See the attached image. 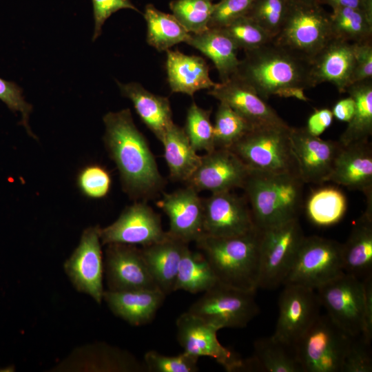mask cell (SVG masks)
<instances>
[{
  "mask_svg": "<svg viewBox=\"0 0 372 372\" xmlns=\"http://www.w3.org/2000/svg\"><path fill=\"white\" fill-rule=\"evenodd\" d=\"M203 208V235L231 237L256 229L246 198L231 191L211 193Z\"/></svg>",
  "mask_w": 372,
  "mask_h": 372,
  "instance_id": "cell-16",
  "label": "cell"
},
{
  "mask_svg": "<svg viewBox=\"0 0 372 372\" xmlns=\"http://www.w3.org/2000/svg\"><path fill=\"white\" fill-rule=\"evenodd\" d=\"M186 43L213 62L221 82L227 81L236 73L240 62L238 48L222 29L208 28L200 33H190Z\"/></svg>",
  "mask_w": 372,
  "mask_h": 372,
  "instance_id": "cell-29",
  "label": "cell"
},
{
  "mask_svg": "<svg viewBox=\"0 0 372 372\" xmlns=\"http://www.w3.org/2000/svg\"><path fill=\"white\" fill-rule=\"evenodd\" d=\"M156 205L169 218L170 236L189 244L203 234V198L193 187L164 193Z\"/></svg>",
  "mask_w": 372,
  "mask_h": 372,
  "instance_id": "cell-20",
  "label": "cell"
},
{
  "mask_svg": "<svg viewBox=\"0 0 372 372\" xmlns=\"http://www.w3.org/2000/svg\"><path fill=\"white\" fill-rule=\"evenodd\" d=\"M291 127H251L229 148L250 171L299 175L289 138Z\"/></svg>",
  "mask_w": 372,
  "mask_h": 372,
  "instance_id": "cell-5",
  "label": "cell"
},
{
  "mask_svg": "<svg viewBox=\"0 0 372 372\" xmlns=\"http://www.w3.org/2000/svg\"><path fill=\"white\" fill-rule=\"evenodd\" d=\"M258 229L231 237L202 235L195 242L209 262L218 283L256 292L260 276Z\"/></svg>",
  "mask_w": 372,
  "mask_h": 372,
  "instance_id": "cell-3",
  "label": "cell"
},
{
  "mask_svg": "<svg viewBox=\"0 0 372 372\" xmlns=\"http://www.w3.org/2000/svg\"><path fill=\"white\" fill-rule=\"evenodd\" d=\"M207 94L229 105L252 127L289 125L265 100L234 75L218 83Z\"/></svg>",
  "mask_w": 372,
  "mask_h": 372,
  "instance_id": "cell-21",
  "label": "cell"
},
{
  "mask_svg": "<svg viewBox=\"0 0 372 372\" xmlns=\"http://www.w3.org/2000/svg\"><path fill=\"white\" fill-rule=\"evenodd\" d=\"M106 245L103 265L108 290L158 289L143 258L141 248L120 243Z\"/></svg>",
  "mask_w": 372,
  "mask_h": 372,
  "instance_id": "cell-17",
  "label": "cell"
},
{
  "mask_svg": "<svg viewBox=\"0 0 372 372\" xmlns=\"http://www.w3.org/2000/svg\"><path fill=\"white\" fill-rule=\"evenodd\" d=\"M242 371L303 372L294 347L273 335L254 342V353L251 357L243 360Z\"/></svg>",
  "mask_w": 372,
  "mask_h": 372,
  "instance_id": "cell-30",
  "label": "cell"
},
{
  "mask_svg": "<svg viewBox=\"0 0 372 372\" xmlns=\"http://www.w3.org/2000/svg\"><path fill=\"white\" fill-rule=\"evenodd\" d=\"M366 200L364 212L342 244L344 271L359 278L371 275L372 267V196L366 197Z\"/></svg>",
  "mask_w": 372,
  "mask_h": 372,
  "instance_id": "cell-26",
  "label": "cell"
},
{
  "mask_svg": "<svg viewBox=\"0 0 372 372\" xmlns=\"http://www.w3.org/2000/svg\"><path fill=\"white\" fill-rule=\"evenodd\" d=\"M187 247L188 243L167 234L165 239L141 248L143 258L157 287L166 296L175 292L180 262Z\"/></svg>",
  "mask_w": 372,
  "mask_h": 372,
  "instance_id": "cell-28",
  "label": "cell"
},
{
  "mask_svg": "<svg viewBox=\"0 0 372 372\" xmlns=\"http://www.w3.org/2000/svg\"><path fill=\"white\" fill-rule=\"evenodd\" d=\"M290 1L254 0L246 16L274 38L285 21Z\"/></svg>",
  "mask_w": 372,
  "mask_h": 372,
  "instance_id": "cell-41",
  "label": "cell"
},
{
  "mask_svg": "<svg viewBox=\"0 0 372 372\" xmlns=\"http://www.w3.org/2000/svg\"><path fill=\"white\" fill-rule=\"evenodd\" d=\"M365 288V301L363 312L362 329L360 337L370 344L372 338V279L371 275L363 279Z\"/></svg>",
  "mask_w": 372,
  "mask_h": 372,
  "instance_id": "cell-49",
  "label": "cell"
},
{
  "mask_svg": "<svg viewBox=\"0 0 372 372\" xmlns=\"http://www.w3.org/2000/svg\"><path fill=\"white\" fill-rule=\"evenodd\" d=\"M333 119L331 110H316L308 118L305 128L309 134L320 136L332 124Z\"/></svg>",
  "mask_w": 372,
  "mask_h": 372,
  "instance_id": "cell-50",
  "label": "cell"
},
{
  "mask_svg": "<svg viewBox=\"0 0 372 372\" xmlns=\"http://www.w3.org/2000/svg\"><path fill=\"white\" fill-rule=\"evenodd\" d=\"M316 290L329 317L351 337L360 336L365 301L363 280L344 272Z\"/></svg>",
  "mask_w": 372,
  "mask_h": 372,
  "instance_id": "cell-11",
  "label": "cell"
},
{
  "mask_svg": "<svg viewBox=\"0 0 372 372\" xmlns=\"http://www.w3.org/2000/svg\"><path fill=\"white\" fill-rule=\"evenodd\" d=\"M116 83L121 95L131 101L141 120L161 141L174 123L169 99L152 93L137 82Z\"/></svg>",
  "mask_w": 372,
  "mask_h": 372,
  "instance_id": "cell-27",
  "label": "cell"
},
{
  "mask_svg": "<svg viewBox=\"0 0 372 372\" xmlns=\"http://www.w3.org/2000/svg\"><path fill=\"white\" fill-rule=\"evenodd\" d=\"M160 141L171 178L186 183L199 165L201 156L191 145L183 127L174 123Z\"/></svg>",
  "mask_w": 372,
  "mask_h": 372,
  "instance_id": "cell-31",
  "label": "cell"
},
{
  "mask_svg": "<svg viewBox=\"0 0 372 372\" xmlns=\"http://www.w3.org/2000/svg\"><path fill=\"white\" fill-rule=\"evenodd\" d=\"M355 107L354 99L349 96L337 101L331 112L333 117L337 120L348 123L353 116Z\"/></svg>",
  "mask_w": 372,
  "mask_h": 372,
  "instance_id": "cell-52",
  "label": "cell"
},
{
  "mask_svg": "<svg viewBox=\"0 0 372 372\" xmlns=\"http://www.w3.org/2000/svg\"><path fill=\"white\" fill-rule=\"evenodd\" d=\"M292 1H302V2H316V3H318L319 0H292Z\"/></svg>",
  "mask_w": 372,
  "mask_h": 372,
  "instance_id": "cell-54",
  "label": "cell"
},
{
  "mask_svg": "<svg viewBox=\"0 0 372 372\" xmlns=\"http://www.w3.org/2000/svg\"><path fill=\"white\" fill-rule=\"evenodd\" d=\"M212 1V0H211Z\"/></svg>",
  "mask_w": 372,
  "mask_h": 372,
  "instance_id": "cell-55",
  "label": "cell"
},
{
  "mask_svg": "<svg viewBox=\"0 0 372 372\" xmlns=\"http://www.w3.org/2000/svg\"><path fill=\"white\" fill-rule=\"evenodd\" d=\"M304 184L296 174L250 171L242 189L256 228L298 218Z\"/></svg>",
  "mask_w": 372,
  "mask_h": 372,
  "instance_id": "cell-4",
  "label": "cell"
},
{
  "mask_svg": "<svg viewBox=\"0 0 372 372\" xmlns=\"http://www.w3.org/2000/svg\"><path fill=\"white\" fill-rule=\"evenodd\" d=\"M0 100L12 112L21 113V123L28 134L36 138L28 124L29 116L32 112V107L25 100L21 88L14 82L0 78Z\"/></svg>",
  "mask_w": 372,
  "mask_h": 372,
  "instance_id": "cell-46",
  "label": "cell"
},
{
  "mask_svg": "<svg viewBox=\"0 0 372 372\" xmlns=\"http://www.w3.org/2000/svg\"><path fill=\"white\" fill-rule=\"evenodd\" d=\"M372 196V145L369 140L342 145L327 182Z\"/></svg>",
  "mask_w": 372,
  "mask_h": 372,
  "instance_id": "cell-23",
  "label": "cell"
},
{
  "mask_svg": "<svg viewBox=\"0 0 372 372\" xmlns=\"http://www.w3.org/2000/svg\"><path fill=\"white\" fill-rule=\"evenodd\" d=\"M332 38L330 13L322 5L291 0L285 21L273 41L311 61Z\"/></svg>",
  "mask_w": 372,
  "mask_h": 372,
  "instance_id": "cell-6",
  "label": "cell"
},
{
  "mask_svg": "<svg viewBox=\"0 0 372 372\" xmlns=\"http://www.w3.org/2000/svg\"><path fill=\"white\" fill-rule=\"evenodd\" d=\"M165 52V68L172 92L193 96L199 90H210L218 85L210 78L209 65L203 58L170 49Z\"/></svg>",
  "mask_w": 372,
  "mask_h": 372,
  "instance_id": "cell-25",
  "label": "cell"
},
{
  "mask_svg": "<svg viewBox=\"0 0 372 372\" xmlns=\"http://www.w3.org/2000/svg\"><path fill=\"white\" fill-rule=\"evenodd\" d=\"M222 29L244 51L258 48L273 40V37L247 16H242Z\"/></svg>",
  "mask_w": 372,
  "mask_h": 372,
  "instance_id": "cell-40",
  "label": "cell"
},
{
  "mask_svg": "<svg viewBox=\"0 0 372 372\" xmlns=\"http://www.w3.org/2000/svg\"><path fill=\"white\" fill-rule=\"evenodd\" d=\"M304 89L300 87H288L281 90L276 96L280 97H293L297 99L307 101L309 99L304 93Z\"/></svg>",
  "mask_w": 372,
  "mask_h": 372,
  "instance_id": "cell-53",
  "label": "cell"
},
{
  "mask_svg": "<svg viewBox=\"0 0 372 372\" xmlns=\"http://www.w3.org/2000/svg\"><path fill=\"white\" fill-rule=\"evenodd\" d=\"M249 172L230 149L215 148L201 156L199 165L185 183L198 192L231 191L242 188Z\"/></svg>",
  "mask_w": 372,
  "mask_h": 372,
  "instance_id": "cell-18",
  "label": "cell"
},
{
  "mask_svg": "<svg viewBox=\"0 0 372 372\" xmlns=\"http://www.w3.org/2000/svg\"><path fill=\"white\" fill-rule=\"evenodd\" d=\"M165 297L159 289H141L104 291L103 299L115 316L132 326H142L153 320Z\"/></svg>",
  "mask_w": 372,
  "mask_h": 372,
  "instance_id": "cell-24",
  "label": "cell"
},
{
  "mask_svg": "<svg viewBox=\"0 0 372 372\" xmlns=\"http://www.w3.org/2000/svg\"><path fill=\"white\" fill-rule=\"evenodd\" d=\"M330 21L334 38L351 43L371 40L372 16L364 12L349 8L333 9Z\"/></svg>",
  "mask_w": 372,
  "mask_h": 372,
  "instance_id": "cell-36",
  "label": "cell"
},
{
  "mask_svg": "<svg viewBox=\"0 0 372 372\" xmlns=\"http://www.w3.org/2000/svg\"><path fill=\"white\" fill-rule=\"evenodd\" d=\"M354 68L353 43L333 37L311 59L312 87L330 83L340 93L346 92L352 84Z\"/></svg>",
  "mask_w": 372,
  "mask_h": 372,
  "instance_id": "cell-22",
  "label": "cell"
},
{
  "mask_svg": "<svg viewBox=\"0 0 372 372\" xmlns=\"http://www.w3.org/2000/svg\"><path fill=\"white\" fill-rule=\"evenodd\" d=\"M255 293L217 283L189 307L188 311L218 328H243L260 311Z\"/></svg>",
  "mask_w": 372,
  "mask_h": 372,
  "instance_id": "cell-10",
  "label": "cell"
},
{
  "mask_svg": "<svg viewBox=\"0 0 372 372\" xmlns=\"http://www.w3.org/2000/svg\"><path fill=\"white\" fill-rule=\"evenodd\" d=\"M372 79L351 85L346 90L355 101V112L340 136L344 146L369 140L372 135Z\"/></svg>",
  "mask_w": 372,
  "mask_h": 372,
  "instance_id": "cell-32",
  "label": "cell"
},
{
  "mask_svg": "<svg viewBox=\"0 0 372 372\" xmlns=\"http://www.w3.org/2000/svg\"><path fill=\"white\" fill-rule=\"evenodd\" d=\"M369 344L358 337H352L344 353L340 372H371L372 359Z\"/></svg>",
  "mask_w": 372,
  "mask_h": 372,
  "instance_id": "cell-45",
  "label": "cell"
},
{
  "mask_svg": "<svg viewBox=\"0 0 372 372\" xmlns=\"http://www.w3.org/2000/svg\"><path fill=\"white\" fill-rule=\"evenodd\" d=\"M214 5L211 0H173L169 4L172 14L191 34L209 28Z\"/></svg>",
  "mask_w": 372,
  "mask_h": 372,
  "instance_id": "cell-38",
  "label": "cell"
},
{
  "mask_svg": "<svg viewBox=\"0 0 372 372\" xmlns=\"http://www.w3.org/2000/svg\"><path fill=\"white\" fill-rule=\"evenodd\" d=\"M176 338L183 351L197 358L210 357L227 371H242L243 360L220 344L219 329L188 311L176 321Z\"/></svg>",
  "mask_w": 372,
  "mask_h": 372,
  "instance_id": "cell-14",
  "label": "cell"
},
{
  "mask_svg": "<svg viewBox=\"0 0 372 372\" xmlns=\"http://www.w3.org/2000/svg\"><path fill=\"white\" fill-rule=\"evenodd\" d=\"M353 45L355 68L353 74L352 84L372 79L371 40L353 43Z\"/></svg>",
  "mask_w": 372,
  "mask_h": 372,
  "instance_id": "cell-48",
  "label": "cell"
},
{
  "mask_svg": "<svg viewBox=\"0 0 372 372\" xmlns=\"http://www.w3.org/2000/svg\"><path fill=\"white\" fill-rule=\"evenodd\" d=\"M344 272L341 243L318 236H304L283 285L316 290Z\"/></svg>",
  "mask_w": 372,
  "mask_h": 372,
  "instance_id": "cell-8",
  "label": "cell"
},
{
  "mask_svg": "<svg viewBox=\"0 0 372 372\" xmlns=\"http://www.w3.org/2000/svg\"><path fill=\"white\" fill-rule=\"evenodd\" d=\"M244 52L234 76L264 100L288 87H313L311 61L273 40Z\"/></svg>",
  "mask_w": 372,
  "mask_h": 372,
  "instance_id": "cell-2",
  "label": "cell"
},
{
  "mask_svg": "<svg viewBox=\"0 0 372 372\" xmlns=\"http://www.w3.org/2000/svg\"><path fill=\"white\" fill-rule=\"evenodd\" d=\"M278 300V317L272 335L294 346L320 314V304L315 289L295 284H285Z\"/></svg>",
  "mask_w": 372,
  "mask_h": 372,
  "instance_id": "cell-15",
  "label": "cell"
},
{
  "mask_svg": "<svg viewBox=\"0 0 372 372\" xmlns=\"http://www.w3.org/2000/svg\"><path fill=\"white\" fill-rule=\"evenodd\" d=\"M167 236L161 216L145 202L126 207L111 225L100 229L102 245L120 243L147 246Z\"/></svg>",
  "mask_w": 372,
  "mask_h": 372,
  "instance_id": "cell-13",
  "label": "cell"
},
{
  "mask_svg": "<svg viewBox=\"0 0 372 372\" xmlns=\"http://www.w3.org/2000/svg\"><path fill=\"white\" fill-rule=\"evenodd\" d=\"M216 276L205 256L187 247L181 258L174 291L205 292L217 284Z\"/></svg>",
  "mask_w": 372,
  "mask_h": 372,
  "instance_id": "cell-34",
  "label": "cell"
},
{
  "mask_svg": "<svg viewBox=\"0 0 372 372\" xmlns=\"http://www.w3.org/2000/svg\"><path fill=\"white\" fill-rule=\"evenodd\" d=\"M254 0H220L214 3L209 28L220 29L245 16Z\"/></svg>",
  "mask_w": 372,
  "mask_h": 372,
  "instance_id": "cell-44",
  "label": "cell"
},
{
  "mask_svg": "<svg viewBox=\"0 0 372 372\" xmlns=\"http://www.w3.org/2000/svg\"><path fill=\"white\" fill-rule=\"evenodd\" d=\"M211 111L205 110L193 102L189 107L183 127L193 147L198 151L209 152L215 147Z\"/></svg>",
  "mask_w": 372,
  "mask_h": 372,
  "instance_id": "cell-39",
  "label": "cell"
},
{
  "mask_svg": "<svg viewBox=\"0 0 372 372\" xmlns=\"http://www.w3.org/2000/svg\"><path fill=\"white\" fill-rule=\"evenodd\" d=\"M251 127L229 105L220 102L213 125L215 147L229 149Z\"/></svg>",
  "mask_w": 372,
  "mask_h": 372,
  "instance_id": "cell-37",
  "label": "cell"
},
{
  "mask_svg": "<svg viewBox=\"0 0 372 372\" xmlns=\"http://www.w3.org/2000/svg\"><path fill=\"white\" fill-rule=\"evenodd\" d=\"M351 338L327 314H319L293 346L303 372H340Z\"/></svg>",
  "mask_w": 372,
  "mask_h": 372,
  "instance_id": "cell-7",
  "label": "cell"
},
{
  "mask_svg": "<svg viewBox=\"0 0 372 372\" xmlns=\"http://www.w3.org/2000/svg\"><path fill=\"white\" fill-rule=\"evenodd\" d=\"M92 2L94 19L92 41L101 35L104 23L114 12L121 9H130L141 13L131 0H92Z\"/></svg>",
  "mask_w": 372,
  "mask_h": 372,
  "instance_id": "cell-47",
  "label": "cell"
},
{
  "mask_svg": "<svg viewBox=\"0 0 372 372\" xmlns=\"http://www.w3.org/2000/svg\"><path fill=\"white\" fill-rule=\"evenodd\" d=\"M347 208L345 195L335 187H327L313 191L306 204L309 219L320 227L333 225L344 216Z\"/></svg>",
  "mask_w": 372,
  "mask_h": 372,
  "instance_id": "cell-35",
  "label": "cell"
},
{
  "mask_svg": "<svg viewBox=\"0 0 372 372\" xmlns=\"http://www.w3.org/2000/svg\"><path fill=\"white\" fill-rule=\"evenodd\" d=\"M320 5L330 6L332 10L349 8L364 12L372 16V0H319Z\"/></svg>",
  "mask_w": 372,
  "mask_h": 372,
  "instance_id": "cell-51",
  "label": "cell"
},
{
  "mask_svg": "<svg viewBox=\"0 0 372 372\" xmlns=\"http://www.w3.org/2000/svg\"><path fill=\"white\" fill-rule=\"evenodd\" d=\"M143 15L147 25L146 41L156 50L166 52L176 44L187 43L190 33L172 14L149 3Z\"/></svg>",
  "mask_w": 372,
  "mask_h": 372,
  "instance_id": "cell-33",
  "label": "cell"
},
{
  "mask_svg": "<svg viewBox=\"0 0 372 372\" xmlns=\"http://www.w3.org/2000/svg\"><path fill=\"white\" fill-rule=\"evenodd\" d=\"M289 138L302 181L311 184L327 182L341 147L340 142L313 136L305 127H291Z\"/></svg>",
  "mask_w": 372,
  "mask_h": 372,
  "instance_id": "cell-19",
  "label": "cell"
},
{
  "mask_svg": "<svg viewBox=\"0 0 372 372\" xmlns=\"http://www.w3.org/2000/svg\"><path fill=\"white\" fill-rule=\"evenodd\" d=\"M198 359L184 351L167 356L152 350L145 353L143 363L148 372H196Z\"/></svg>",
  "mask_w": 372,
  "mask_h": 372,
  "instance_id": "cell-43",
  "label": "cell"
},
{
  "mask_svg": "<svg viewBox=\"0 0 372 372\" xmlns=\"http://www.w3.org/2000/svg\"><path fill=\"white\" fill-rule=\"evenodd\" d=\"M260 231L258 288L273 289L284 284L305 236L298 218Z\"/></svg>",
  "mask_w": 372,
  "mask_h": 372,
  "instance_id": "cell-9",
  "label": "cell"
},
{
  "mask_svg": "<svg viewBox=\"0 0 372 372\" xmlns=\"http://www.w3.org/2000/svg\"><path fill=\"white\" fill-rule=\"evenodd\" d=\"M76 185L84 196L90 199H101L109 194L112 178L105 167L98 164H90L79 171Z\"/></svg>",
  "mask_w": 372,
  "mask_h": 372,
  "instance_id": "cell-42",
  "label": "cell"
},
{
  "mask_svg": "<svg viewBox=\"0 0 372 372\" xmlns=\"http://www.w3.org/2000/svg\"><path fill=\"white\" fill-rule=\"evenodd\" d=\"M98 225L85 229L80 242L64 264V269L74 288L100 304L103 296L104 265Z\"/></svg>",
  "mask_w": 372,
  "mask_h": 372,
  "instance_id": "cell-12",
  "label": "cell"
},
{
  "mask_svg": "<svg viewBox=\"0 0 372 372\" xmlns=\"http://www.w3.org/2000/svg\"><path fill=\"white\" fill-rule=\"evenodd\" d=\"M103 121L104 144L118 169L124 192L132 198L147 199L161 191L165 180L130 110L107 112Z\"/></svg>",
  "mask_w": 372,
  "mask_h": 372,
  "instance_id": "cell-1",
  "label": "cell"
}]
</instances>
